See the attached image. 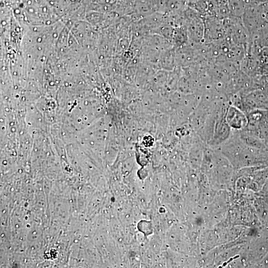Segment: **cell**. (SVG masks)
<instances>
[{
    "label": "cell",
    "mask_w": 268,
    "mask_h": 268,
    "mask_svg": "<svg viewBox=\"0 0 268 268\" xmlns=\"http://www.w3.org/2000/svg\"><path fill=\"white\" fill-rule=\"evenodd\" d=\"M239 257V256H236V257H234V258H232L231 259H230L228 262H227V263H225L224 264H223L222 265V267H225L226 266L228 263H229L231 261H232V260H233L234 259H235L237 258H238Z\"/></svg>",
    "instance_id": "obj_1"
}]
</instances>
